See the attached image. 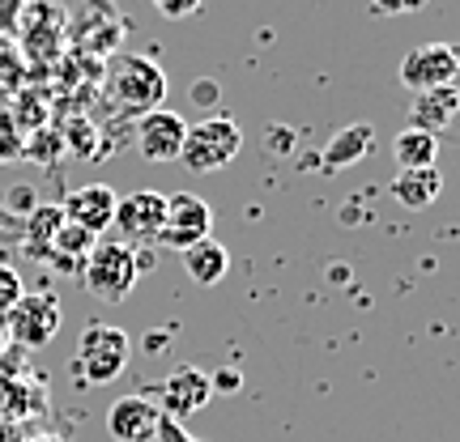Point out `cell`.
I'll return each instance as SVG.
<instances>
[{"label": "cell", "instance_id": "obj_9", "mask_svg": "<svg viewBox=\"0 0 460 442\" xmlns=\"http://www.w3.org/2000/svg\"><path fill=\"white\" fill-rule=\"evenodd\" d=\"M183 132H188V119L171 107H154L137 119V149L146 153L149 162H175L183 149Z\"/></svg>", "mask_w": 460, "mask_h": 442}, {"label": "cell", "instance_id": "obj_17", "mask_svg": "<svg viewBox=\"0 0 460 442\" xmlns=\"http://www.w3.org/2000/svg\"><path fill=\"white\" fill-rule=\"evenodd\" d=\"M396 166L401 170H418V166H435V153H439V136L430 132H418V128H405L396 136Z\"/></svg>", "mask_w": 460, "mask_h": 442}, {"label": "cell", "instance_id": "obj_13", "mask_svg": "<svg viewBox=\"0 0 460 442\" xmlns=\"http://www.w3.org/2000/svg\"><path fill=\"white\" fill-rule=\"evenodd\" d=\"M456 111H460V90H456V85L418 90V94H413V102H410V128L439 136V132L452 128Z\"/></svg>", "mask_w": 460, "mask_h": 442}, {"label": "cell", "instance_id": "obj_6", "mask_svg": "<svg viewBox=\"0 0 460 442\" xmlns=\"http://www.w3.org/2000/svg\"><path fill=\"white\" fill-rule=\"evenodd\" d=\"M209 226H214L209 204H205L197 192H175V196H166V217H163V234H158V243L183 251V247L209 238Z\"/></svg>", "mask_w": 460, "mask_h": 442}, {"label": "cell", "instance_id": "obj_7", "mask_svg": "<svg viewBox=\"0 0 460 442\" xmlns=\"http://www.w3.org/2000/svg\"><path fill=\"white\" fill-rule=\"evenodd\" d=\"M460 77V56L452 43H422L401 60V82L418 90H435V85H456Z\"/></svg>", "mask_w": 460, "mask_h": 442}, {"label": "cell", "instance_id": "obj_29", "mask_svg": "<svg viewBox=\"0 0 460 442\" xmlns=\"http://www.w3.org/2000/svg\"><path fill=\"white\" fill-rule=\"evenodd\" d=\"M4 136H9V132H0V158H22V141H4Z\"/></svg>", "mask_w": 460, "mask_h": 442}, {"label": "cell", "instance_id": "obj_12", "mask_svg": "<svg viewBox=\"0 0 460 442\" xmlns=\"http://www.w3.org/2000/svg\"><path fill=\"white\" fill-rule=\"evenodd\" d=\"M115 200L119 196H115L107 183H85V187H77V192H68L65 204H60V213H65L68 226H82V230H90V234L99 238L102 230L111 226Z\"/></svg>", "mask_w": 460, "mask_h": 442}, {"label": "cell", "instance_id": "obj_11", "mask_svg": "<svg viewBox=\"0 0 460 442\" xmlns=\"http://www.w3.org/2000/svg\"><path fill=\"white\" fill-rule=\"evenodd\" d=\"M158 417H163V409L149 395H119L107 409V434L115 442H154Z\"/></svg>", "mask_w": 460, "mask_h": 442}, {"label": "cell", "instance_id": "obj_3", "mask_svg": "<svg viewBox=\"0 0 460 442\" xmlns=\"http://www.w3.org/2000/svg\"><path fill=\"white\" fill-rule=\"evenodd\" d=\"M107 90H111L115 107L146 115L166 102V73L149 56H119L107 73Z\"/></svg>", "mask_w": 460, "mask_h": 442}, {"label": "cell", "instance_id": "obj_5", "mask_svg": "<svg viewBox=\"0 0 460 442\" xmlns=\"http://www.w3.org/2000/svg\"><path fill=\"white\" fill-rule=\"evenodd\" d=\"M163 217H166V196L163 192H128V196L115 200V217L111 226H119V243L128 247H146V243H158L163 234Z\"/></svg>", "mask_w": 460, "mask_h": 442}, {"label": "cell", "instance_id": "obj_28", "mask_svg": "<svg viewBox=\"0 0 460 442\" xmlns=\"http://www.w3.org/2000/svg\"><path fill=\"white\" fill-rule=\"evenodd\" d=\"M197 102L200 107H214L217 102V82H197Z\"/></svg>", "mask_w": 460, "mask_h": 442}, {"label": "cell", "instance_id": "obj_14", "mask_svg": "<svg viewBox=\"0 0 460 442\" xmlns=\"http://www.w3.org/2000/svg\"><path fill=\"white\" fill-rule=\"evenodd\" d=\"M371 145H376V128H371V124H349V128L332 132L329 145L320 149L324 175H337V170H345V166L362 162V158L371 153Z\"/></svg>", "mask_w": 460, "mask_h": 442}, {"label": "cell", "instance_id": "obj_10", "mask_svg": "<svg viewBox=\"0 0 460 442\" xmlns=\"http://www.w3.org/2000/svg\"><path fill=\"white\" fill-rule=\"evenodd\" d=\"M209 395H214L209 375H205L200 366H180V370H171V375L163 378V387H158V409H163L166 417L183 421V417H192V412L205 409Z\"/></svg>", "mask_w": 460, "mask_h": 442}, {"label": "cell", "instance_id": "obj_21", "mask_svg": "<svg viewBox=\"0 0 460 442\" xmlns=\"http://www.w3.org/2000/svg\"><path fill=\"white\" fill-rule=\"evenodd\" d=\"M154 442H200V438H192L188 429H183V421H175V417H158V429H154Z\"/></svg>", "mask_w": 460, "mask_h": 442}, {"label": "cell", "instance_id": "obj_2", "mask_svg": "<svg viewBox=\"0 0 460 442\" xmlns=\"http://www.w3.org/2000/svg\"><path fill=\"white\" fill-rule=\"evenodd\" d=\"M239 149H243V132H239V124L226 119V115H214V119L188 124L180 158H183L188 170L214 175V170H222V166H230L234 158H239Z\"/></svg>", "mask_w": 460, "mask_h": 442}, {"label": "cell", "instance_id": "obj_1", "mask_svg": "<svg viewBox=\"0 0 460 442\" xmlns=\"http://www.w3.org/2000/svg\"><path fill=\"white\" fill-rule=\"evenodd\" d=\"M141 277L137 268V251L119 238H94L90 256L82 260V281L90 294L107 298V302H119V298L132 294V285Z\"/></svg>", "mask_w": 460, "mask_h": 442}, {"label": "cell", "instance_id": "obj_8", "mask_svg": "<svg viewBox=\"0 0 460 442\" xmlns=\"http://www.w3.org/2000/svg\"><path fill=\"white\" fill-rule=\"evenodd\" d=\"M4 319H9L13 341H22L26 349H43L60 332V302L56 294H22Z\"/></svg>", "mask_w": 460, "mask_h": 442}, {"label": "cell", "instance_id": "obj_18", "mask_svg": "<svg viewBox=\"0 0 460 442\" xmlns=\"http://www.w3.org/2000/svg\"><path fill=\"white\" fill-rule=\"evenodd\" d=\"M90 247H94V234L90 230H82V226H60L56 230V238H51V260L60 264V268H77L82 273V260L90 256Z\"/></svg>", "mask_w": 460, "mask_h": 442}, {"label": "cell", "instance_id": "obj_19", "mask_svg": "<svg viewBox=\"0 0 460 442\" xmlns=\"http://www.w3.org/2000/svg\"><path fill=\"white\" fill-rule=\"evenodd\" d=\"M60 226H65L60 204H39V209H31V221H26V247H31V256H48L51 238H56Z\"/></svg>", "mask_w": 460, "mask_h": 442}, {"label": "cell", "instance_id": "obj_24", "mask_svg": "<svg viewBox=\"0 0 460 442\" xmlns=\"http://www.w3.org/2000/svg\"><path fill=\"white\" fill-rule=\"evenodd\" d=\"M22 26V0H0V34H17Z\"/></svg>", "mask_w": 460, "mask_h": 442}, {"label": "cell", "instance_id": "obj_22", "mask_svg": "<svg viewBox=\"0 0 460 442\" xmlns=\"http://www.w3.org/2000/svg\"><path fill=\"white\" fill-rule=\"evenodd\" d=\"M154 9H158L163 17H175V22H180V17H192V13H197L200 0H154Z\"/></svg>", "mask_w": 460, "mask_h": 442}, {"label": "cell", "instance_id": "obj_15", "mask_svg": "<svg viewBox=\"0 0 460 442\" xmlns=\"http://www.w3.org/2000/svg\"><path fill=\"white\" fill-rule=\"evenodd\" d=\"M393 200L396 204H405L410 213H422V209H430L435 200H439V192H444V175L435 170V166H418V170H396L393 179Z\"/></svg>", "mask_w": 460, "mask_h": 442}, {"label": "cell", "instance_id": "obj_25", "mask_svg": "<svg viewBox=\"0 0 460 442\" xmlns=\"http://www.w3.org/2000/svg\"><path fill=\"white\" fill-rule=\"evenodd\" d=\"M68 132H73V136H68V145L77 149V153H82V149L90 153V145H94V128H90V124H73Z\"/></svg>", "mask_w": 460, "mask_h": 442}, {"label": "cell", "instance_id": "obj_23", "mask_svg": "<svg viewBox=\"0 0 460 442\" xmlns=\"http://www.w3.org/2000/svg\"><path fill=\"white\" fill-rule=\"evenodd\" d=\"M376 13H388V17H401V13H418L427 9V0H371Z\"/></svg>", "mask_w": 460, "mask_h": 442}, {"label": "cell", "instance_id": "obj_20", "mask_svg": "<svg viewBox=\"0 0 460 442\" xmlns=\"http://www.w3.org/2000/svg\"><path fill=\"white\" fill-rule=\"evenodd\" d=\"M22 294H26V290H22V277H17L13 268H4V264H0V315L13 311V302Z\"/></svg>", "mask_w": 460, "mask_h": 442}, {"label": "cell", "instance_id": "obj_26", "mask_svg": "<svg viewBox=\"0 0 460 442\" xmlns=\"http://www.w3.org/2000/svg\"><path fill=\"white\" fill-rule=\"evenodd\" d=\"M286 145H295V132H286L281 124H273V128H269V149H273V153H281Z\"/></svg>", "mask_w": 460, "mask_h": 442}, {"label": "cell", "instance_id": "obj_4", "mask_svg": "<svg viewBox=\"0 0 460 442\" xmlns=\"http://www.w3.org/2000/svg\"><path fill=\"white\" fill-rule=\"evenodd\" d=\"M132 358V336L124 328H111V324H90L77 341V353H73V370L85 378V383H111V378L124 375V366Z\"/></svg>", "mask_w": 460, "mask_h": 442}, {"label": "cell", "instance_id": "obj_30", "mask_svg": "<svg viewBox=\"0 0 460 442\" xmlns=\"http://www.w3.org/2000/svg\"><path fill=\"white\" fill-rule=\"evenodd\" d=\"M31 442H60V438H31Z\"/></svg>", "mask_w": 460, "mask_h": 442}, {"label": "cell", "instance_id": "obj_16", "mask_svg": "<svg viewBox=\"0 0 460 442\" xmlns=\"http://www.w3.org/2000/svg\"><path fill=\"white\" fill-rule=\"evenodd\" d=\"M180 256H183V273L197 281V285H217L230 268V251L217 238H200V243L183 247Z\"/></svg>", "mask_w": 460, "mask_h": 442}, {"label": "cell", "instance_id": "obj_27", "mask_svg": "<svg viewBox=\"0 0 460 442\" xmlns=\"http://www.w3.org/2000/svg\"><path fill=\"white\" fill-rule=\"evenodd\" d=\"M209 383H214V392H234L239 387V370H217V375H209Z\"/></svg>", "mask_w": 460, "mask_h": 442}]
</instances>
